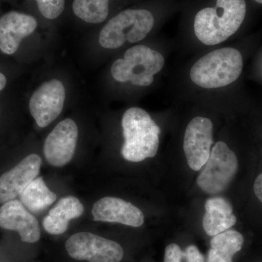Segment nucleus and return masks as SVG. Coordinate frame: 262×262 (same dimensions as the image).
<instances>
[{"mask_svg": "<svg viewBox=\"0 0 262 262\" xmlns=\"http://www.w3.org/2000/svg\"><path fill=\"white\" fill-rule=\"evenodd\" d=\"M253 190L258 201L262 203V173L256 179L253 184Z\"/></svg>", "mask_w": 262, "mask_h": 262, "instance_id": "nucleus-23", "label": "nucleus"}, {"mask_svg": "<svg viewBox=\"0 0 262 262\" xmlns=\"http://www.w3.org/2000/svg\"><path fill=\"white\" fill-rule=\"evenodd\" d=\"M184 253L187 262H205L204 256L195 246H188Z\"/></svg>", "mask_w": 262, "mask_h": 262, "instance_id": "nucleus-22", "label": "nucleus"}, {"mask_svg": "<svg viewBox=\"0 0 262 262\" xmlns=\"http://www.w3.org/2000/svg\"><path fill=\"white\" fill-rule=\"evenodd\" d=\"M7 84V78L4 74L0 72V92L5 89Z\"/></svg>", "mask_w": 262, "mask_h": 262, "instance_id": "nucleus-24", "label": "nucleus"}, {"mask_svg": "<svg viewBox=\"0 0 262 262\" xmlns=\"http://www.w3.org/2000/svg\"><path fill=\"white\" fill-rule=\"evenodd\" d=\"M244 243V236L237 231L227 230L213 236L207 262H233L234 255L241 251Z\"/></svg>", "mask_w": 262, "mask_h": 262, "instance_id": "nucleus-17", "label": "nucleus"}, {"mask_svg": "<svg viewBox=\"0 0 262 262\" xmlns=\"http://www.w3.org/2000/svg\"><path fill=\"white\" fill-rule=\"evenodd\" d=\"M42 159L38 155L26 157L14 168L0 177V203L14 200L39 173Z\"/></svg>", "mask_w": 262, "mask_h": 262, "instance_id": "nucleus-11", "label": "nucleus"}, {"mask_svg": "<svg viewBox=\"0 0 262 262\" xmlns=\"http://www.w3.org/2000/svg\"><path fill=\"white\" fill-rule=\"evenodd\" d=\"M125 139L121 149L124 159L141 162L157 155L159 148L160 128L143 108H128L122 119Z\"/></svg>", "mask_w": 262, "mask_h": 262, "instance_id": "nucleus-2", "label": "nucleus"}, {"mask_svg": "<svg viewBox=\"0 0 262 262\" xmlns=\"http://www.w3.org/2000/svg\"><path fill=\"white\" fill-rule=\"evenodd\" d=\"M184 253L179 245L172 244L165 248L164 262H182Z\"/></svg>", "mask_w": 262, "mask_h": 262, "instance_id": "nucleus-21", "label": "nucleus"}, {"mask_svg": "<svg viewBox=\"0 0 262 262\" xmlns=\"http://www.w3.org/2000/svg\"><path fill=\"white\" fill-rule=\"evenodd\" d=\"M110 0H73L72 12L85 23H103L110 14Z\"/></svg>", "mask_w": 262, "mask_h": 262, "instance_id": "nucleus-19", "label": "nucleus"}, {"mask_svg": "<svg viewBox=\"0 0 262 262\" xmlns=\"http://www.w3.org/2000/svg\"><path fill=\"white\" fill-rule=\"evenodd\" d=\"M255 1L257 2V3H260V4H262V0H255Z\"/></svg>", "mask_w": 262, "mask_h": 262, "instance_id": "nucleus-25", "label": "nucleus"}, {"mask_svg": "<svg viewBox=\"0 0 262 262\" xmlns=\"http://www.w3.org/2000/svg\"><path fill=\"white\" fill-rule=\"evenodd\" d=\"M84 207L77 198L67 196L62 198L43 220L42 225L46 232L58 235L64 233L70 221L81 216Z\"/></svg>", "mask_w": 262, "mask_h": 262, "instance_id": "nucleus-15", "label": "nucleus"}, {"mask_svg": "<svg viewBox=\"0 0 262 262\" xmlns=\"http://www.w3.org/2000/svg\"><path fill=\"white\" fill-rule=\"evenodd\" d=\"M65 246L71 257L79 261L120 262L123 258V249L120 244L91 232L73 234Z\"/></svg>", "mask_w": 262, "mask_h": 262, "instance_id": "nucleus-7", "label": "nucleus"}, {"mask_svg": "<svg viewBox=\"0 0 262 262\" xmlns=\"http://www.w3.org/2000/svg\"><path fill=\"white\" fill-rule=\"evenodd\" d=\"M154 24V16L149 10H122L105 24L99 33L98 42L103 48L116 49L126 42H140L151 32Z\"/></svg>", "mask_w": 262, "mask_h": 262, "instance_id": "nucleus-4", "label": "nucleus"}, {"mask_svg": "<svg viewBox=\"0 0 262 262\" xmlns=\"http://www.w3.org/2000/svg\"><path fill=\"white\" fill-rule=\"evenodd\" d=\"M0 227L16 231L21 241L28 244L40 238L39 222L18 200H12L0 207Z\"/></svg>", "mask_w": 262, "mask_h": 262, "instance_id": "nucleus-12", "label": "nucleus"}, {"mask_svg": "<svg viewBox=\"0 0 262 262\" xmlns=\"http://www.w3.org/2000/svg\"><path fill=\"white\" fill-rule=\"evenodd\" d=\"M38 11L47 20H56L63 14L66 0H34Z\"/></svg>", "mask_w": 262, "mask_h": 262, "instance_id": "nucleus-20", "label": "nucleus"}, {"mask_svg": "<svg viewBox=\"0 0 262 262\" xmlns=\"http://www.w3.org/2000/svg\"><path fill=\"white\" fill-rule=\"evenodd\" d=\"M196 179L202 190L208 194L225 191L238 169V160L233 151L223 141L213 146L208 161Z\"/></svg>", "mask_w": 262, "mask_h": 262, "instance_id": "nucleus-6", "label": "nucleus"}, {"mask_svg": "<svg viewBox=\"0 0 262 262\" xmlns=\"http://www.w3.org/2000/svg\"><path fill=\"white\" fill-rule=\"evenodd\" d=\"M244 67L241 52L233 48L215 50L202 57L192 66L190 78L206 89L225 87L237 80Z\"/></svg>", "mask_w": 262, "mask_h": 262, "instance_id": "nucleus-3", "label": "nucleus"}, {"mask_svg": "<svg viewBox=\"0 0 262 262\" xmlns=\"http://www.w3.org/2000/svg\"><path fill=\"white\" fill-rule=\"evenodd\" d=\"M246 13L245 0H216L214 8H204L196 13V37L206 46L220 44L238 30Z\"/></svg>", "mask_w": 262, "mask_h": 262, "instance_id": "nucleus-1", "label": "nucleus"}, {"mask_svg": "<svg viewBox=\"0 0 262 262\" xmlns=\"http://www.w3.org/2000/svg\"><path fill=\"white\" fill-rule=\"evenodd\" d=\"M38 27L35 17L18 11H10L0 17V50L7 55L14 54L24 38Z\"/></svg>", "mask_w": 262, "mask_h": 262, "instance_id": "nucleus-13", "label": "nucleus"}, {"mask_svg": "<svg viewBox=\"0 0 262 262\" xmlns=\"http://www.w3.org/2000/svg\"><path fill=\"white\" fill-rule=\"evenodd\" d=\"M165 60L159 52L145 46L129 48L122 58L114 62L111 68L117 82H130L134 85L146 87L152 83L154 75L163 70Z\"/></svg>", "mask_w": 262, "mask_h": 262, "instance_id": "nucleus-5", "label": "nucleus"}, {"mask_svg": "<svg viewBox=\"0 0 262 262\" xmlns=\"http://www.w3.org/2000/svg\"><path fill=\"white\" fill-rule=\"evenodd\" d=\"M19 198L29 212L38 213L55 203L57 196L50 190L42 177H37L24 189Z\"/></svg>", "mask_w": 262, "mask_h": 262, "instance_id": "nucleus-18", "label": "nucleus"}, {"mask_svg": "<svg viewBox=\"0 0 262 262\" xmlns=\"http://www.w3.org/2000/svg\"><path fill=\"white\" fill-rule=\"evenodd\" d=\"M65 98L64 86L58 80L44 82L34 91L29 107L38 126L47 127L59 116L64 106Z\"/></svg>", "mask_w": 262, "mask_h": 262, "instance_id": "nucleus-8", "label": "nucleus"}, {"mask_svg": "<svg viewBox=\"0 0 262 262\" xmlns=\"http://www.w3.org/2000/svg\"><path fill=\"white\" fill-rule=\"evenodd\" d=\"M78 138V127L73 120L60 122L48 136L44 144L45 158L48 163L61 167L73 158Z\"/></svg>", "mask_w": 262, "mask_h": 262, "instance_id": "nucleus-10", "label": "nucleus"}, {"mask_svg": "<svg viewBox=\"0 0 262 262\" xmlns=\"http://www.w3.org/2000/svg\"><path fill=\"white\" fill-rule=\"evenodd\" d=\"M205 208L203 227L208 235L215 236L225 232L237 222V218L232 213V205L225 198H210L205 203Z\"/></svg>", "mask_w": 262, "mask_h": 262, "instance_id": "nucleus-16", "label": "nucleus"}, {"mask_svg": "<svg viewBox=\"0 0 262 262\" xmlns=\"http://www.w3.org/2000/svg\"><path fill=\"white\" fill-rule=\"evenodd\" d=\"M92 214L96 222L120 223L139 227L144 224V215L132 203L118 198L106 196L95 203Z\"/></svg>", "mask_w": 262, "mask_h": 262, "instance_id": "nucleus-14", "label": "nucleus"}, {"mask_svg": "<svg viewBox=\"0 0 262 262\" xmlns=\"http://www.w3.org/2000/svg\"><path fill=\"white\" fill-rule=\"evenodd\" d=\"M213 125L210 119L196 117L186 128L184 151L189 168L198 171L203 168L211 155Z\"/></svg>", "mask_w": 262, "mask_h": 262, "instance_id": "nucleus-9", "label": "nucleus"}]
</instances>
